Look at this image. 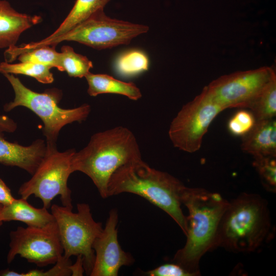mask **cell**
Returning <instances> with one entry per match:
<instances>
[{
  "label": "cell",
  "mask_w": 276,
  "mask_h": 276,
  "mask_svg": "<svg viewBox=\"0 0 276 276\" xmlns=\"http://www.w3.org/2000/svg\"><path fill=\"white\" fill-rule=\"evenodd\" d=\"M85 78L88 83L87 93L95 97L103 94H119L136 101L142 97L140 89L132 82L118 80L107 74L89 73Z\"/></svg>",
  "instance_id": "obj_17"
},
{
  "label": "cell",
  "mask_w": 276,
  "mask_h": 276,
  "mask_svg": "<svg viewBox=\"0 0 276 276\" xmlns=\"http://www.w3.org/2000/svg\"><path fill=\"white\" fill-rule=\"evenodd\" d=\"M256 121L274 119L276 115V76L262 91L250 108Z\"/></svg>",
  "instance_id": "obj_22"
},
{
  "label": "cell",
  "mask_w": 276,
  "mask_h": 276,
  "mask_svg": "<svg viewBox=\"0 0 276 276\" xmlns=\"http://www.w3.org/2000/svg\"><path fill=\"white\" fill-rule=\"evenodd\" d=\"M7 262L17 255L39 267L55 264L63 255L55 220L42 227L19 226L10 233Z\"/></svg>",
  "instance_id": "obj_11"
},
{
  "label": "cell",
  "mask_w": 276,
  "mask_h": 276,
  "mask_svg": "<svg viewBox=\"0 0 276 276\" xmlns=\"http://www.w3.org/2000/svg\"><path fill=\"white\" fill-rule=\"evenodd\" d=\"M0 129V164L20 168L33 174L44 157L47 144L37 139L29 146H22L5 139Z\"/></svg>",
  "instance_id": "obj_13"
},
{
  "label": "cell",
  "mask_w": 276,
  "mask_h": 276,
  "mask_svg": "<svg viewBox=\"0 0 276 276\" xmlns=\"http://www.w3.org/2000/svg\"><path fill=\"white\" fill-rule=\"evenodd\" d=\"M52 68L50 66L31 62L11 63L5 61L0 63V73L3 75H24L33 77L43 84L51 83L54 81L53 74L51 72Z\"/></svg>",
  "instance_id": "obj_20"
},
{
  "label": "cell",
  "mask_w": 276,
  "mask_h": 276,
  "mask_svg": "<svg viewBox=\"0 0 276 276\" xmlns=\"http://www.w3.org/2000/svg\"><path fill=\"white\" fill-rule=\"evenodd\" d=\"M48 210L44 207L35 208L21 198L15 199L10 204L2 206L0 220L3 222L20 221L28 226L42 227L55 221Z\"/></svg>",
  "instance_id": "obj_16"
},
{
  "label": "cell",
  "mask_w": 276,
  "mask_h": 276,
  "mask_svg": "<svg viewBox=\"0 0 276 276\" xmlns=\"http://www.w3.org/2000/svg\"><path fill=\"white\" fill-rule=\"evenodd\" d=\"M2 206H3V205H2V204H0V212H1V209H2ZM3 222L2 221L0 220V228H1V227L2 226V225H3Z\"/></svg>",
  "instance_id": "obj_30"
},
{
  "label": "cell",
  "mask_w": 276,
  "mask_h": 276,
  "mask_svg": "<svg viewBox=\"0 0 276 276\" xmlns=\"http://www.w3.org/2000/svg\"><path fill=\"white\" fill-rule=\"evenodd\" d=\"M77 257L76 262L70 267L71 275L73 276L82 275L84 271L83 258L81 256H78Z\"/></svg>",
  "instance_id": "obj_29"
},
{
  "label": "cell",
  "mask_w": 276,
  "mask_h": 276,
  "mask_svg": "<svg viewBox=\"0 0 276 276\" xmlns=\"http://www.w3.org/2000/svg\"><path fill=\"white\" fill-rule=\"evenodd\" d=\"M142 158L137 140L127 128L117 126L93 134L88 144L75 151L72 159L73 172L88 176L103 198L108 197V184L122 166Z\"/></svg>",
  "instance_id": "obj_3"
},
{
  "label": "cell",
  "mask_w": 276,
  "mask_h": 276,
  "mask_svg": "<svg viewBox=\"0 0 276 276\" xmlns=\"http://www.w3.org/2000/svg\"><path fill=\"white\" fill-rule=\"evenodd\" d=\"M149 276H194L180 265L172 262L161 265L146 272Z\"/></svg>",
  "instance_id": "obj_27"
},
{
  "label": "cell",
  "mask_w": 276,
  "mask_h": 276,
  "mask_svg": "<svg viewBox=\"0 0 276 276\" xmlns=\"http://www.w3.org/2000/svg\"><path fill=\"white\" fill-rule=\"evenodd\" d=\"M256 122V119L251 111L240 110L229 119L227 128L232 134L243 136L252 128Z\"/></svg>",
  "instance_id": "obj_25"
},
{
  "label": "cell",
  "mask_w": 276,
  "mask_h": 276,
  "mask_svg": "<svg viewBox=\"0 0 276 276\" xmlns=\"http://www.w3.org/2000/svg\"><path fill=\"white\" fill-rule=\"evenodd\" d=\"M181 201L189 212L187 240L175 253L172 262L194 276L200 275L199 262L204 254L215 249L218 225L229 201L218 193L186 187Z\"/></svg>",
  "instance_id": "obj_2"
},
{
  "label": "cell",
  "mask_w": 276,
  "mask_h": 276,
  "mask_svg": "<svg viewBox=\"0 0 276 276\" xmlns=\"http://www.w3.org/2000/svg\"><path fill=\"white\" fill-rule=\"evenodd\" d=\"M55 45H43L20 54V62H31L56 67L62 72L60 65V52L56 50Z\"/></svg>",
  "instance_id": "obj_23"
},
{
  "label": "cell",
  "mask_w": 276,
  "mask_h": 276,
  "mask_svg": "<svg viewBox=\"0 0 276 276\" xmlns=\"http://www.w3.org/2000/svg\"><path fill=\"white\" fill-rule=\"evenodd\" d=\"M42 18L17 12L6 0H0V49L15 46L21 34Z\"/></svg>",
  "instance_id": "obj_14"
},
{
  "label": "cell",
  "mask_w": 276,
  "mask_h": 276,
  "mask_svg": "<svg viewBox=\"0 0 276 276\" xmlns=\"http://www.w3.org/2000/svg\"><path fill=\"white\" fill-rule=\"evenodd\" d=\"M268 203L257 194L243 193L229 201L220 221L215 249L250 252L266 241L271 229Z\"/></svg>",
  "instance_id": "obj_4"
},
{
  "label": "cell",
  "mask_w": 276,
  "mask_h": 276,
  "mask_svg": "<svg viewBox=\"0 0 276 276\" xmlns=\"http://www.w3.org/2000/svg\"><path fill=\"white\" fill-rule=\"evenodd\" d=\"M110 1L76 0L73 8L58 28L45 39H52L68 32L96 12L104 9Z\"/></svg>",
  "instance_id": "obj_18"
},
{
  "label": "cell",
  "mask_w": 276,
  "mask_h": 276,
  "mask_svg": "<svg viewBox=\"0 0 276 276\" xmlns=\"http://www.w3.org/2000/svg\"><path fill=\"white\" fill-rule=\"evenodd\" d=\"M15 199L10 188L0 178V204L3 206L10 204Z\"/></svg>",
  "instance_id": "obj_28"
},
{
  "label": "cell",
  "mask_w": 276,
  "mask_h": 276,
  "mask_svg": "<svg viewBox=\"0 0 276 276\" xmlns=\"http://www.w3.org/2000/svg\"><path fill=\"white\" fill-rule=\"evenodd\" d=\"M223 110L204 87L172 121L168 134L173 146L189 153L198 151L210 124Z\"/></svg>",
  "instance_id": "obj_9"
},
{
  "label": "cell",
  "mask_w": 276,
  "mask_h": 276,
  "mask_svg": "<svg viewBox=\"0 0 276 276\" xmlns=\"http://www.w3.org/2000/svg\"><path fill=\"white\" fill-rule=\"evenodd\" d=\"M76 151H58L56 145H47L45 154L32 177L19 187L18 194L27 200L31 195L39 198L48 209L53 199L60 196L62 205L73 209L72 192L67 186L73 173L72 159Z\"/></svg>",
  "instance_id": "obj_7"
},
{
  "label": "cell",
  "mask_w": 276,
  "mask_h": 276,
  "mask_svg": "<svg viewBox=\"0 0 276 276\" xmlns=\"http://www.w3.org/2000/svg\"><path fill=\"white\" fill-rule=\"evenodd\" d=\"M275 76L273 66H264L220 76L205 87L224 110L231 108L250 109Z\"/></svg>",
  "instance_id": "obj_10"
},
{
  "label": "cell",
  "mask_w": 276,
  "mask_h": 276,
  "mask_svg": "<svg viewBox=\"0 0 276 276\" xmlns=\"http://www.w3.org/2000/svg\"><path fill=\"white\" fill-rule=\"evenodd\" d=\"M60 65L62 72H66L70 77H85L93 67L92 62L85 56L76 53L69 45L61 49Z\"/></svg>",
  "instance_id": "obj_21"
},
{
  "label": "cell",
  "mask_w": 276,
  "mask_h": 276,
  "mask_svg": "<svg viewBox=\"0 0 276 276\" xmlns=\"http://www.w3.org/2000/svg\"><path fill=\"white\" fill-rule=\"evenodd\" d=\"M14 93L13 101L6 104L4 110L10 111L18 106L25 107L35 113L43 123V133L48 146L56 145L61 129L66 125L85 121L91 108L87 104L72 109L58 106L62 94L57 89H48L44 93L34 91L26 87L13 74H5Z\"/></svg>",
  "instance_id": "obj_5"
},
{
  "label": "cell",
  "mask_w": 276,
  "mask_h": 276,
  "mask_svg": "<svg viewBox=\"0 0 276 276\" xmlns=\"http://www.w3.org/2000/svg\"><path fill=\"white\" fill-rule=\"evenodd\" d=\"M70 258L63 255L55 264V266L47 271L38 269L30 270L26 272H16V276H68L71 275Z\"/></svg>",
  "instance_id": "obj_26"
},
{
  "label": "cell",
  "mask_w": 276,
  "mask_h": 276,
  "mask_svg": "<svg viewBox=\"0 0 276 276\" xmlns=\"http://www.w3.org/2000/svg\"><path fill=\"white\" fill-rule=\"evenodd\" d=\"M149 60L147 54L139 49L125 51L116 58L114 68L117 74L123 77L138 75L149 68Z\"/></svg>",
  "instance_id": "obj_19"
},
{
  "label": "cell",
  "mask_w": 276,
  "mask_h": 276,
  "mask_svg": "<svg viewBox=\"0 0 276 276\" xmlns=\"http://www.w3.org/2000/svg\"><path fill=\"white\" fill-rule=\"evenodd\" d=\"M118 214L116 209L109 213L105 226L95 240L93 248L95 259L90 276H117L120 268L132 265L134 260L121 248L118 239Z\"/></svg>",
  "instance_id": "obj_12"
},
{
  "label": "cell",
  "mask_w": 276,
  "mask_h": 276,
  "mask_svg": "<svg viewBox=\"0 0 276 276\" xmlns=\"http://www.w3.org/2000/svg\"><path fill=\"white\" fill-rule=\"evenodd\" d=\"M243 151L255 156L276 157V121L274 119L256 121L242 136Z\"/></svg>",
  "instance_id": "obj_15"
},
{
  "label": "cell",
  "mask_w": 276,
  "mask_h": 276,
  "mask_svg": "<svg viewBox=\"0 0 276 276\" xmlns=\"http://www.w3.org/2000/svg\"><path fill=\"white\" fill-rule=\"evenodd\" d=\"M186 186L167 172L150 167L142 158L119 168L108 184V197L129 193L144 198L168 214L186 235L187 216L182 211L181 198Z\"/></svg>",
  "instance_id": "obj_1"
},
{
  "label": "cell",
  "mask_w": 276,
  "mask_h": 276,
  "mask_svg": "<svg viewBox=\"0 0 276 276\" xmlns=\"http://www.w3.org/2000/svg\"><path fill=\"white\" fill-rule=\"evenodd\" d=\"M77 207L75 213L73 209L53 204L51 213L58 226L63 255L66 258L81 256L84 271L89 275L95 259L93 245L103 228L102 223L93 218L88 204L78 203Z\"/></svg>",
  "instance_id": "obj_8"
},
{
  "label": "cell",
  "mask_w": 276,
  "mask_h": 276,
  "mask_svg": "<svg viewBox=\"0 0 276 276\" xmlns=\"http://www.w3.org/2000/svg\"><path fill=\"white\" fill-rule=\"evenodd\" d=\"M276 157H254L252 164L257 171L264 188L270 192L276 190Z\"/></svg>",
  "instance_id": "obj_24"
},
{
  "label": "cell",
  "mask_w": 276,
  "mask_h": 276,
  "mask_svg": "<svg viewBox=\"0 0 276 276\" xmlns=\"http://www.w3.org/2000/svg\"><path fill=\"white\" fill-rule=\"evenodd\" d=\"M100 10L68 32L55 38L22 44L21 52L43 45H55L64 41L79 42L97 50L127 44L136 36L148 32L147 26L111 18Z\"/></svg>",
  "instance_id": "obj_6"
}]
</instances>
